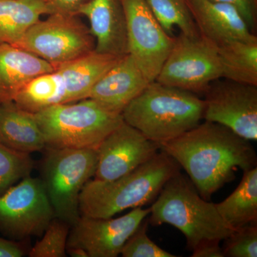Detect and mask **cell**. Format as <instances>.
<instances>
[{
  "label": "cell",
  "mask_w": 257,
  "mask_h": 257,
  "mask_svg": "<svg viewBox=\"0 0 257 257\" xmlns=\"http://www.w3.org/2000/svg\"><path fill=\"white\" fill-rule=\"evenodd\" d=\"M51 14L47 0H0V45L18 46L42 15Z\"/></svg>",
  "instance_id": "cell-20"
},
{
  "label": "cell",
  "mask_w": 257,
  "mask_h": 257,
  "mask_svg": "<svg viewBox=\"0 0 257 257\" xmlns=\"http://www.w3.org/2000/svg\"><path fill=\"white\" fill-rule=\"evenodd\" d=\"M55 69L52 64L21 47L0 45V104L14 101L29 82Z\"/></svg>",
  "instance_id": "cell-18"
},
{
  "label": "cell",
  "mask_w": 257,
  "mask_h": 257,
  "mask_svg": "<svg viewBox=\"0 0 257 257\" xmlns=\"http://www.w3.org/2000/svg\"><path fill=\"white\" fill-rule=\"evenodd\" d=\"M150 214V208L137 207L115 219L80 216L70 227L67 248H82L89 257L118 256L128 238Z\"/></svg>",
  "instance_id": "cell-13"
},
{
  "label": "cell",
  "mask_w": 257,
  "mask_h": 257,
  "mask_svg": "<svg viewBox=\"0 0 257 257\" xmlns=\"http://www.w3.org/2000/svg\"><path fill=\"white\" fill-rule=\"evenodd\" d=\"M50 148L95 149L124 121L92 99L55 104L35 113ZM46 147V148H47Z\"/></svg>",
  "instance_id": "cell-5"
},
{
  "label": "cell",
  "mask_w": 257,
  "mask_h": 257,
  "mask_svg": "<svg viewBox=\"0 0 257 257\" xmlns=\"http://www.w3.org/2000/svg\"><path fill=\"white\" fill-rule=\"evenodd\" d=\"M41 181L55 217L72 226L80 217L79 196L95 175L97 150L47 147Z\"/></svg>",
  "instance_id": "cell-6"
},
{
  "label": "cell",
  "mask_w": 257,
  "mask_h": 257,
  "mask_svg": "<svg viewBox=\"0 0 257 257\" xmlns=\"http://www.w3.org/2000/svg\"><path fill=\"white\" fill-rule=\"evenodd\" d=\"M94 36L77 15L55 13L29 29L18 47L58 67L95 50Z\"/></svg>",
  "instance_id": "cell-7"
},
{
  "label": "cell",
  "mask_w": 257,
  "mask_h": 257,
  "mask_svg": "<svg viewBox=\"0 0 257 257\" xmlns=\"http://www.w3.org/2000/svg\"><path fill=\"white\" fill-rule=\"evenodd\" d=\"M121 57L93 51L34 79V94L45 106L87 99L94 84Z\"/></svg>",
  "instance_id": "cell-9"
},
{
  "label": "cell",
  "mask_w": 257,
  "mask_h": 257,
  "mask_svg": "<svg viewBox=\"0 0 257 257\" xmlns=\"http://www.w3.org/2000/svg\"><path fill=\"white\" fill-rule=\"evenodd\" d=\"M221 78L257 86V37L218 47Z\"/></svg>",
  "instance_id": "cell-22"
},
{
  "label": "cell",
  "mask_w": 257,
  "mask_h": 257,
  "mask_svg": "<svg viewBox=\"0 0 257 257\" xmlns=\"http://www.w3.org/2000/svg\"><path fill=\"white\" fill-rule=\"evenodd\" d=\"M71 226L64 221L54 218L43 236L30 250V257H64L67 256V243Z\"/></svg>",
  "instance_id": "cell-25"
},
{
  "label": "cell",
  "mask_w": 257,
  "mask_h": 257,
  "mask_svg": "<svg viewBox=\"0 0 257 257\" xmlns=\"http://www.w3.org/2000/svg\"><path fill=\"white\" fill-rule=\"evenodd\" d=\"M221 79L218 47L199 35L180 33L167 56L157 82L194 94L207 92L211 83Z\"/></svg>",
  "instance_id": "cell-8"
},
{
  "label": "cell",
  "mask_w": 257,
  "mask_h": 257,
  "mask_svg": "<svg viewBox=\"0 0 257 257\" xmlns=\"http://www.w3.org/2000/svg\"><path fill=\"white\" fill-rule=\"evenodd\" d=\"M0 143L28 154L47 147L35 115L18 107L14 101L0 104Z\"/></svg>",
  "instance_id": "cell-19"
},
{
  "label": "cell",
  "mask_w": 257,
  "mask_h": 257,
  "mask_svg": "<svg viewBox=\"0 0 257 257\" xmlns=\"http://www.w3.org/2000/svg\"><path fill=\"white\" fill-rule=\"evenodd\" d=\"M149 221L144 219L143 222L133 235L128 238L121 249L123 257H176L160 247L147 235Z\"/></svg>",
  "instance_id": "cell-26"
},
{
  "label": "cell",
  "mask_w": 257,
  "mask_h": 257,
  "mask_svg": "<svg viewBox=\"0 0 257 257\" xmlns=\"http://www.w3.org/2000/svg\"><path fill=\"white\" fill-rule=\"evenodd\" d=\"M150 83L133 57L127 54L98 80L87 98L109 110L121 114Z\"/></svg>",
  "instance_id": "cell-15"
},
{
  "label": "cell",
  "mask_w": 257,
  "mask_h": 257,
  "mask_svg": "<svg viewBox=\"0 0 257 257\" xmlns=\"http://www.w3.org/2000/svg\"><path fill=\"white\" fill-rule=\"evenodd\" d=\"M204 110V99L197 94L154 81L121 115L126 124L160 145L200 124Z\"/></svg>",
  "instance_id": "cell-3"
},
{
  "label": "cell",
  "mask_w": 257,
  "mask_h": 257,
  "mask_svg": "<svg viewBox=\"0 0 257 257\" xmlns=\"http://www.w3.org/2000/svg\"><path fill=\"white\" fill-rule=\"evenodd\" d=\"M233 7L242 17L253 34L257 28V0H211Z\"/></svg>",
  "instance_id": "cell-28"
},
{
  "label": "cell",
  "mask_w": 257,
  "mask_h": 257,
  "mask_svg": "<svg viewBox=\"0 0 257 257\" xmlns=\"http://www.w3.org/2000/svg\"><path fill=\"white\" fill-rule=\"evenodd\" d=\"M149 216L152 226L168 224L183 233L191 251L206 241H223L236 230L221 218L215 204L201 197L188 176L180 171L165 184Z\"/></svg>",
  "instance_id": "cell-4"
},
{
  "label": "cell",
  "mask_w": 257,
  "mask_h": 257,
  "mask_svg": "<svg viewBox=\"0 0 257 257\" xmlns=\"http://www.w3.org/2000/svg\"><path fill=\"white\" fill-rule=\"evenodd\" d=\"M54 218L41 179L28 176L0 196V232L8 239L41 235Z\"/></svg>",
  "instance_id": "cell-10"
},
{
  "label": "cell",
  "mask_w": 257,
  "mask_h": 257,
  "mask_svg": "<svg viewBox=\"0 0 257 257\" xmlns=\"http://www.w3.org/2000/svg\"><path fill=\"white\" fill-rule=\"evenodd\" d=\"M24 255L23 246L15 240L0 237V257H22Z\"/></svg>",
  "instance_id": "cell-31"
},
{
  "label": "cell",
  "mask_w": 257,
  "mask_h": 257,
  "mask_svg": "<svg viewBox=\"0 0 257 257\" xmlns=\"http://www.w3.org/2000/svg\"><path fill=\"white\" fill-rule=\"evenodd\" d=\"M225 256H257V224H250L235 230L223 240Z\"/></svg>",
  "instance_id": "cell-27"
},
{
  "label": "cell",
  "mask_w": 257,
  "mask_h": 257,
  "mask_svg": "<svg viewBox=\"0 0 257 257\" xmlns=\"http://www.w3.org/2000/svg\"><path fill=\"white\" fill-rule=\"evenodd\" d=\"M77 15L89 20L96 52L116 57L127 55L126 18L121 0H88Z\"/></svg>",
  "instance_id": "cell-17"
},
{
  "label": "cell",
  "mask_w": 257,
  "mask_h": 257,
  "mask_svg": "<svg viewBox=\"0 0 257 257\" xmlns=\"http://www.w3.org/2000/svg\"><path fill=\"white\" fill-rule=\"evenodd\" d=\"M192 257H224L220 241H209L200 243L192 250Z\"/></svg>",
  "instance_id": "cell-30"
},
{
  "label": "cell",
  "mask_w": 257,
  "mask_h": 257,
  "mask_svg": "<svg viewBox=\"0 0 257 257\" xmlns=\"http://www.w3.org/2000/svg\"><path fill=\"white\" fill-rule=\"evenodd\" d=\"M126 18L128 54L150 82L156 80L175 37L164 30L145 0H121Z\"/></svg>",
  "instance_id": "cell-11"
},
{
  "label": "cell",
  "mask_w": 257,
  "mask_h": 257,
  "mask_svg": "<svg viewBox=\"0 0 257 257\" xmlns=\"http://www.w3.org/2000/svg\"><path fill=\"white\" fill-rule=\"evenodd\" d=\"M201 36L220 47L234 40L256 37L239 12L211 0H184Z\"/></svg>",
  "instance_id": "cell-16"
},
{
  "label": "cell",
  "mask_w": 257,
  "mask_h": 257,
  "mask_svg": "<svg viewBox=\"0 0 257 257\" xmlns=\"http://www.w3.org/2000/svg\"><path fill=\"white\" fill-rule=\"evenodd\" d=\"M204 121L232 130L248 141L257 140V86L220 79L204 93Z\"/></svg>",
  "instance_id": "cell-12"
},
{
  "label": "cell",
  "mask_w": 257,
  "mask_h": 257,
  "mask_svg": "<svg viewBox=\"0 0 257 257\" xmlns=\"http://www.w3.org/2000/svg\"><path fill=\"white\" fill-rule=\"evenodd\" d=\"M33 166L30 154L16 151L0 143V196L30 176Z\"/></svg>",
  "instance_id": "cell-24"
},
{
  "label": "cell",
  "mask_w": 257,
  "mask_h": 257,
  "mask_svg": "<svg viewBox=\"0 0 257 257\" xmlns=\"http://www.w3.org/2000/svg\"><path fill=\"white\" fill-rule=\"evenodd\" d=\"M67 253L72 257H89L86 251L79 247L67 248Z\"/></svg>",
  "instance_id": "cell-32"
},
{
  "label": "cell",
  "mask_w": 257,
  "mask_h": 257,
  "mask_svg": "<svg viewBox=\"0 0 257 257\" xmlns=\"http://www.w3.org/2000/svg\"><path fill=\"white\" fill-rule=\"evenodd\" d=\"M160 145L123 121L97 148V165L94 179L113 180L122 177L153 158Z\"/></svg>",
  "instance_id": "cell-14"
},
{
  "label": "cell",
  "mask_w": 257,
  "mask_h": 257,
  "mask_svg": "<svg viewBox=\"0 0 257 257\" xmlns=\"http://www.w3.org/2000/svg\"><path fill=\"white\" fill-rule=\"evenodd\" d=\"M160 147L185 170L201 197L208 201L234 180L236 169L243 172L256 167L250 141L211 121H204Z\"/></svg>",
  "instance_id": "cell-1"
},
{
  "label": "cell",
  "mask_w": 257,
  "mask_h": 257,
  "mask_svg": "<svg viewBox=\"0 0 257 257\" xmlns=\"http://www.w3.org/2000/svg\"><path fill=\"white\" fill-rule=\"evenodd\" d=\"M52 13L77 15L80 7L88 0H47Z\"/></svg>",
  "instance_id": "cell-29"
},
{
  "label": "cell",
  "mask_w": 257,
  "mask_h": 257,
  "mask_svg": "<svg viewBox=\"0 0 257 257\" xmlns=\"http://www.w3.org/2000/svg\"><path fill=\"white\" fill-rule=\"evenodd\" d=\"M221 218L233 229L257 223V168L243 172L234 192L215 204Z\"/></svg>",
  "instance_id": "cell-21"
},
{
  "label": "cell",
  "mask_w": 257,
  "mask_h": 257,
  "mask_svg": "<svg viewBox=\"0 0 257 257\" xmlns=\"http://www.w3.org/2000/svg\"><path fill=\"white\" fill-rule=\"evenodd\" d=\"M154 16L170 35L175 27L186 36H199L192 15L184 0H145Z\"/></svg>",
  "instance_id": "cell-23"
},
{
  "label": "cell",
  "mask_w": 257,
  "mask_h": 257,
  "mask_svg": "<svg viewBox=\"0 0 257 257\" xmlns=\"http://www.w3.org/2000/svg\"><path fill=\"white\" fill-rule=\"evenodd\" d=\"M180 167L160 150L153 158L119 178L90 179L79 196L80 216L111 218L128 209L142 207L159 195Z\"/></svg>",
  "instance_id": "cell-2"
}]
</instances>
